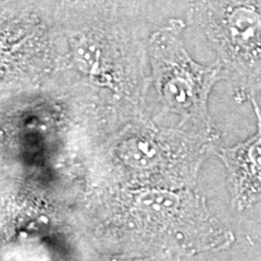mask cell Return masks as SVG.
Here are the masks:
<instances>
[{
	"label": "cell",
	"mask_w": 261,
	"mask_h": 261,
	"mask_svg": "<svg viewBox=\"0 0 261 261\" xmlns=\"http://www.w3.org/2000/svg\"><path fill=\"white\" fill-rule=\"evenodd\" d=\"M86 227L106 252L122 257L187 259L234 242L190 188L107 187L87 204Z\"/></svg>",
	"instance_id": "cell-1"
},
{
	"label": "cell",
	"mask_w": 261,
	"mask_h": 261,
	"mask_svg": "<svg viewBox=\"0 0 261 261\" xmlns=\"http://www.w3.org/2000/svg\"><path fill=\"white\" fill-rule=\"evenodd\" d=\"M217 139L187 127L166 128L136 117L100 148L107 187L195 189Z\"/></svg>",
	"instance_id": "cell-2"
},
{
	"label": "cell",
	"mask_w": 261,
	"mask_h": 261,
	"mask_svg": "<svg viewBox=\"0 0 261 261\" xmlns=\"http://www.w3.org/2000/svg\"><path fill=\"white\" fill-rule=\"evenodd\" d=\"M151 81L168 114L180 119L179 126L219 138L208 103L214 85L223 80L219 64L196 63L174 32L156 34L150 44Z\"/></svg>",
	"instance_id": "cell-3"
},
{
	"label": "cell",
	"mask_w": 261,
	"mask_h": 261,
	"mask_svg": "<svg viewBox=\"0 0 261 261\" xmlns=\"http://www.w3.org/2000/svg\"><path fill=\"white\" fill-rule=\"evenodd\" d=\"M208 37L223 80L241 100L261 91V0H205Z\"/></svg>",
	"instance_id": "cell-4"
},
{
	"label": "cell",
	"mask_w": 261,
	"mask_h": 261,
	"mask_svg": "<svg viewBox=\"0 0 261 261\" xmlns=\"http://www.w3.org/2000/svg\"><path fill=\"white\" fill-rule=\"evenodd\" d=\"M249 99L256 116V132L236 145L214 150L226 171L231 204L238 212L261 203V108L255 96Z\"/></svg>",
	"instance_id": "cell-5"
}]
</instances>
